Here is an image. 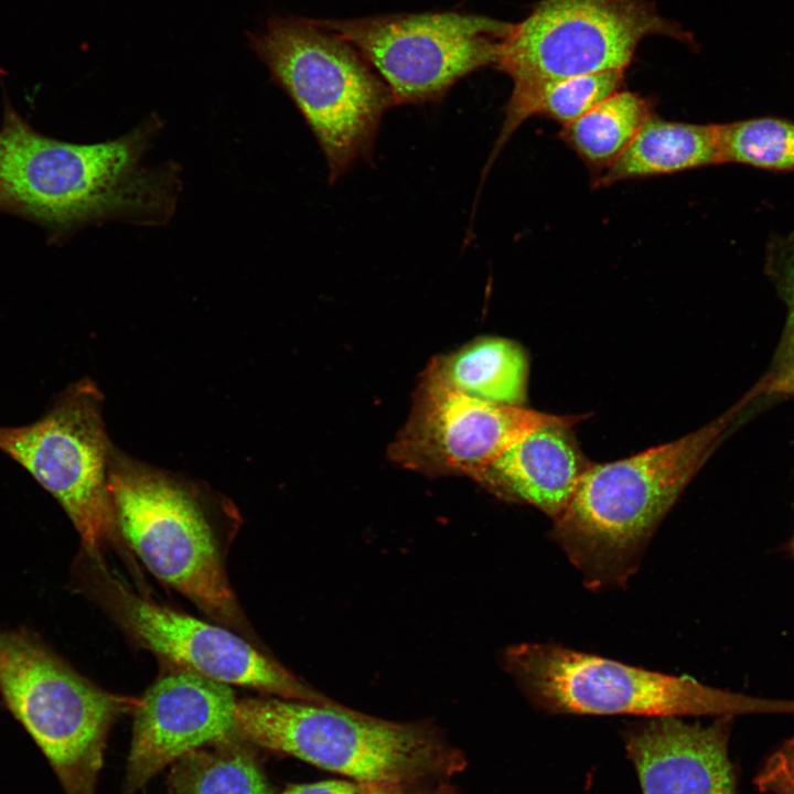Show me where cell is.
I'll return each mask as SVG.
<instances>
[{"label":"cell","instance_id":"1","mask_svg":"<svg viewBox=\"0 0 794 794\" xmlns=\"http://www.w3.org/2000/svg\"><path fill=\"white\" fill-rule=\"evenodd\" d=\"M151 122L117 139L73 143L36 131L6 100L0 128V212L28 218L53 238L118 217L165 219L169 173L141 165Z\"/></svg>","mask_w":794,"mask_h":794},{"label":"cell","instance_id":"2","mask_svg":"<svg viewBox=\"0 0 794 794\" xmlns=\"http://www.w3.org/2000/svg\"><path fill=\"white\" fill-rule=\"evenodd\" d=\"M742 406L744 400L677 440L589 466L550 530L583 584L600 590L630 580L658 525Z\"/></svg>","mask_w":794,"mask_h":794},{"label":"cell","instance_id":"3","mask_svg":"<svg viewBox=\"0 0 794 794\" xmlns=\"http://www.w3.org/2000/svg\"><path fill=\"white\" fill-rule=\"evenodd\" d=\"M235 733L366 785L399 790L461 766L459 754L422 725L369 717L328 700H237Z\"/></svg>","mask_w":794,"mask_h":794},{"label":"cell","instance_id":"4","mask_svg":"<svg viewBox=\"0 0 794 794\" xmlns=\"http://www.w3.org/2000/svg\"><path fill=\"white\" fill-rule=\"evenodd\" d=\"M109 492L118 532L148 570L216 622L244 631L204 487L114 449Z\"/></svg>","mask_w":794,"mask_h":794},{"label":"cell","instance_id":"5","mask_svg":"<svg viewBox=\"0 0 794 794\" xmlns=\"http://www.w3.org/2000/svg\"><path fill=\"white\" fill-rule=\"evenodd\" d=\"M250 45L292 99L335 182L373 149L391 94L362 54L316 19L273 18Z\"/></svg>","mask_w":794,"mask_h":794},{"label":"cell","instance_id":"6","mask_svg":"<svg viewBox=\"0 0 794 794\" xmlns=\"http://www.w3.org/2000/svg\"><path fill=\"white\" fill-rule=\"evenodd\" d=\"M504 663L529 701L551 715L794 713V700L736 694L555 643L513 645Z\"/></svg>","mask_w":794,"mask_h":794},{"label":"cell","instance_id":"7","mask_svg":"<svg viewBox=\"0 0 794 794\" xmlns=\"http://www.w3.org/2000/svg\"><path fill=\"white\" fill-rule=\"evenodd\" d=\"M0 694L65 794H95L110 728L135 701L96 686L25 629L0 627Z\"/></svg>","mask_w":794,"mask_h":794},{"label":"cell","instance_id":"8","mask_svg":"<svg viewBox=\"0 0 794 794\" xmlns=\"http://www.w3.org/2000/svg\"><path fill=\"white\" fill-rule=\"evenodd\" d=\"M104 395L89 378L61 391L35 421L0 426V451L23 466L63 507L86 557L103 561L101 547L119 532L109 492L115 447L103 419Z\"/></svg>","mask_w":794,"mask_h":794},{"label":"cell","instance_id":"9","mask_svg":"<svg viewBox=\"0 0 794 794\" xmlns=\"http://www.w3.org/2000/svg\"><path fill=\"white\" fill-rule=\"evenodd\" d=\"M650 35L689 39L646 0H541L509 25L494 66L512 79L513 89L624 71Z\"/></svg>","mask_w":794,"mask_h":794},{"label":"cell","instance_id":"10","mask_svg":"<svg viewBox=\"0 0 794 794\" xmlns=\"http://www.w3.org/2000/svg\"><path fill=\"white\" fill-rule=\"evenodd\" d=\"M316 21L362 54L394 106L438 103L460 79L494 66L511 25L457 11Z\"/></svg>","mask_w":794,"mask_h":794},{"label":"cell","instance_id":"11","mask_svg":"<svg viewBox=\"0 0 794 794\" xmlns=\"http://www.w3.org/2000/svg\"><path fill=\"white\" fill-rule=\"evenodd\" d=\"M586 416H560L486 401L458 391L427 371L411 412L389 457L426 474H464L481 470L539 428L575 426Z\"/></svg>","mask_w":794,"mask_h":794},{"label":"cell","instance_id":"12","mask_svg":"<svg viewBox=\"0 0 794 794\" xmlns=\"http://www.w3.org/2000/svg\"><path fill=\"white\" fill-rule=\"evenodd\" d=\"M90 565L106 607L130 635L160 657L226 685L287 699L325 701L239 634L140 597L107 571L103 561L90 560Z\"/></svg>","mask_w":794,"mask_h":794},{"label":"cell","instance_id":"13","mask_svg":"<svg viewBox=\"0 0 794 794\" xmlns=\"http://www.w3.org/2000/svg\"><path fill=\"white\" fill-rule=\"evenodd\" d=\"M236 705L229 685L190 670L157 680L135 707L124 794L184 754L235 736Z\"/></svg>","mask_w":794,"mask_h":794},{"label":"cell","instance_id":"14","mask_svg":"<svg viewBox=\"0 0 794 794\" xmlns=\"http://www.w3.org/2000/svg\"><path fill=\"white\" fill-rule=\"evenodd\" d=\"M730 717L704 726L653 717L623 732L644 794H736Z\"/></svg>","mask_w":794,"mask_h":794},{"label":"cell","instance_id":"15","mask_svg":"<svg viewBox=\"0 0 794 794\" xmlns=\"http://www.w3.org/2000/svg\"><path fill=\"white\" fill-rule=\"evenodd\" d=\"M568 423L537 429L475 476L504 500L527 504L556 519L592 464Z\"/></svg>","mask_w":794,"mask_h":794},{"label":"cell","instance_id":"16","mask_svg":"<svg viewBox=\"0 0 794 794\" xmlns=\"http://www.w3.org/2000/svg\"><path fill=\"white\" fill-rule=\"evenodd\" d=\"M717 162L715 125L668 121L653 114L620 158L594 185L672 174Z\"/></svg>","mask_w":794,"mask_h":794},{"label":"cell","instance_id":"17","mask_svg":"<svg viewBox=\"0 0 794 794\" xmlns=\"http://www.w3.org/2000/svg\"><path fill=\"white\" fill-rule=\"evenodd\" d=\"M447 386L491 403L524 407L528 357L516 342L481 337L440 356L426 369Z\"/></svg>","mask_w":794,"mask_h":794},{"label":"cell","instance_id":"18","mask_svg":"<svg viewBox=\"0 0 794 794\" xmlns=\"http://www.w3.org/2000/svg\"><path fill=\"white\" fill-rule=\"evenodd\" d=\"M623 79L624 71L614 69L512 89L486 170L514 131L529 117L544 115L566 126L620 90Z\"/></svg>","mask_w":794,"mask_h":794},{"label":"cell","instance_id":"19","mask_svg":"<svg viewBox=\"0 0 794 794\" xmlns=\"http://www.w3.org/2000/svg\"><path fill=\"white\" fill-rule=\"evenodd\" d=\"M651 115L645 98L620 89L562 126L560 137L588 167L603 172L620 158Z\"/></svg>","mask_w":794,"mask_h":794},{"label":"cell","instance_id":"20","mask_svg":"<svg viewBox=\"0 0 794 794\" xmlns=\"http://www.w3.org/2000/svg\"><path fill=\"white\" fill-rule=\"evenodd\" d=\"M249 744L235 734L184 754L170 775L175 794H269Z\"/></svg>","mask_w":794,"mask_h":794},{"label":"cell","instance_id":"21","mask_svg":"<svg viewBox=\"0 0 794 794\" xmlns=\"http://www.w3.org/2000/svg\"><path fill=\"white\" fill-rule=\"evenodd\" d=\"M717 162L794 171V121L760 117L715 125Z\"/></svg>","mask_w":794,"mask_h":794},{"label":"cell","instance_id":"22","mask_svg":"<svg viewBox=\"0 0 794 794\" xmlns=\"http://www.w3.org/2000/svg\"><path fill=\"white\" fill-rule=\"evenodd\" d=\"M769 267L787 304V318L777 351V369L794 365V230L769 248Z\"/></svg>","mask_w":794,"mask_h":794},{"label":"cell","instance_id":"23","mask_svg":"<svg viewBox=\"0 0 794 794\" xmlns=\"http://www.w3.org/2000/svg\"><path fill=\"white\" fill-rule=\"evenodd\" d=\"M754 782L761 792L794 794V737L765 760Z\"/></svg>","mask_w":794,"mask_h":794},{"label":"cell","instance_id":"24","mask_svg":"<svg viewBox=\"0 0 794 794\" xmlns=\"http://www.w3.org/2000/svg\"><path fill=\"white\" fill-rule=\"evenodd\" d=\"M281 794H366L364 786L356 782L329 780L288 787Z\"/></svg>","mask_w":794,"mask_h":794},{"label":"cell","instance_id":"25","mask_svg":"<svg viewBox=\"0 0 794 794\" xmlns=\"http://www.w3.org/2000/svg\"><path fill=\"white\" fill-rule=\"evenodd\" d=\"M755 390L764 394L794 396V365L774 372Z\"/></svg>","mask_w":794,"mask_h":794},{"label":"cell","instance_id":"26","mask_svg":"<svg viewBox=\"0 0 794 794\" xmlns=\"http://www.w3.org/2000/svg\"><path fill=\"white\" fill-rule=\"evenodd\" d=\"M366 794H403L398 788L362 784Z\"/></svg>","mask_w":794,"mask_h":794}]
</instances>
